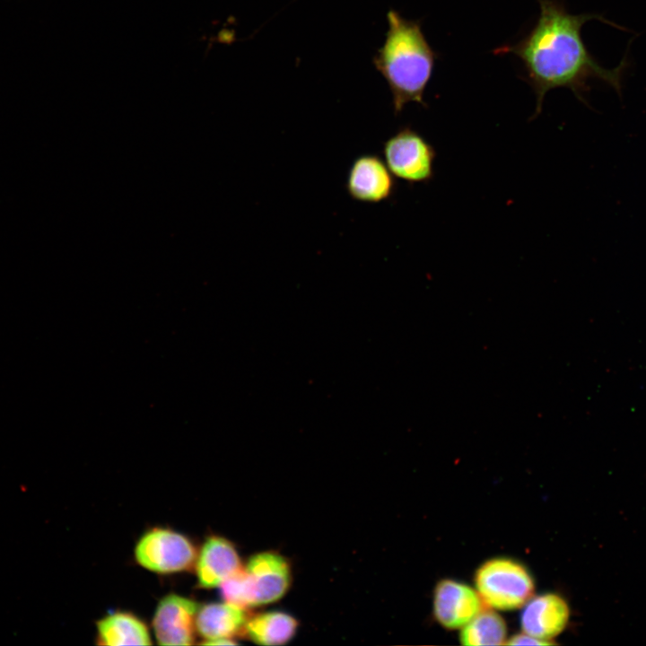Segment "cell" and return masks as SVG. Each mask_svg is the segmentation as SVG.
Returning <instances> with one entry per match:
<instances>
[{"instance_id": "e0dca14e", "label": "cell", "mask_w": 646, "mask_h": 646, "mask_svg": "<svg viewBox=\"0 0 646 646\" xmlns=\"http://www.w3.org/2000/svg\"><path fill=\"white\" fill-rule=\"evenodd\" d=\"M505 644L510 645H552L551 641L538 639L526 633H516L507 639Z\"/></svg>"}, {"instance_id": "30bf717a", "label": "cell", "mask_w": 646, "mask_h": 646, "mask_svg": "<svg viewBox=\"0 0 646 646\" xmlns=\"http://www.w3.org/2000/svg\"><path fill=\"white\" fill-rule=\"evenodd\" d=\"M569 617L570 608L563 597L544 593L531 597L523 606L520 626L528 634L551 641L565 629Z\"/></svg>"}, {"instance_id": "9c48e42d", "label": "cell", "mask_w": 646, "mask_h": 646, "mask_svg": "<svg viewBox=\"0 0 646 646\" xmlns=\"http://www.w3.org/2000/svg\"><path fill=\"white\" fill-rule=\"evenodd\" d=\"M245 570L251 582L254 607L280 599L291 584V566L285 557L275 552L252 555Z\"/></svg>"}, {"instance_id": "8fae6325", "label": "cell", "mask_w": 646, "mask_h": 646, "mask_svg": "<svg viewBox=\"0 0 646 646\" xmlns=\"http://www.w3.org/2000/svg\"><path fill=\"white\" fill-rule=\"evenodd\" d=\"M196 573L198 585L204 589L220 587L232 574L242 569L240 557L233 544L223 537H209L196 556Z\"/></svg>"}, {"instance_id": "8992f818", "label": "cell", "mask_w": 646, "mask_h": 646, "mask_svg": "<svg viewBox=\"0 0 646 646\" xmlns=\"http://www.w3.org/2000/svg\"><path fill=\"white\" fill-rule=\"evenodd\" d=\"M397 188L396 178L376 153L357 156L347 171L345 190L357 202L378 204L389 200Z\"/></svg>"}, {"instance_id": "52a82bcc", "label": "cell", "mask_w": 646, "mask_h": 646, "mask_svg": "<svg viewBox=\"0 0 646 646\" xmlns=\"http://www.w3.org/2000/svg\"><path fill=\"white\" fill-rule=\"evenodd\" d=\"M198 605L177 594L163 597L153 618L154 635L161 645H191L195 642Z\"/></svg>"}, {"instance_id": "6da1fadb", "label": "cell", "mask_w": 646, "mask_h": 646, "mask_svg": "<svg viewBox=\"0 0 646 646\" xmlns=\"http://www.w3.org/2000/svg\"><path fill=\"white\" fill-rule=\"evenodd\" d=\"M537 2L540 13L532 30L517 43L494 51L511 53L521 60L527 81L537 99L534 118L540 114L544 98L552 89L568 88L586 103L589 82L598 79L620 95L623 75L628 65L626 57L615 68L601 66L587 49L581 31L583 24L591 20L625 29L599 14H572L556 0Z\"/></svg>"}, {"instance_id": "5bb4252c", "label": "cell", "mask_w": 646, "mask_h": 646, "mask_svg": "<svg viewBox=\"0 0 646 646\" xmlns=\"http://www.w3.org/2000/svg\"><path fill=\"white\" fill-rule=\"evenodd\" d=\"M297 627L298 622L291 615L271 611L248 619L245 631L254 642L273 646L288 642L294 636Z\"/></svg>"}, {"instance_id": "3957f363", "label": "cell", "mask_w": 646, "mask_h": 646, "mask_svg": "<svg viewBox=\"0 0 646 646\" xmlns=\"http://www.w3.org/2000/svg\"><path fill=\"white\" fill-rule=\"evenodd\" d=\"M475 586L486 607L497 610L522 607L533 596L535 582L527 567L509 557H494L476 571Z\"/></svg>"}, {"instance_id": "7a4b0ae2", "label": "cell", "mask_w": 646, "mask_h": 646, "mask_svg": "<svg viewBox=\"0 0 646 646\" xmlns=\"http://www.w3.org/2000/svg\"><path fill=\"white\" fill-rule=\"evenodd\" d=\"M387 19L386 39L373 64L389 87L394 113L398 115L409 102L427 107L423 94L437 54L426 40L420 22L406 20L394 10L388 13Z\"/></svg>"}, {"instance_id": "4fadbf2b", "label": "cell", "mask_w": 646, "mask_h": 646, "mask_svg": "<svg viewBox=\"0 0 646 646\" xmlns=\"http://www.w3.org/2000/svg\"><path fill=\"white\" fill-rule=\"evenodd\" d=\"M98 643L101 645H150L145 624L127 612H116L97 623Z\"/></svg>"}, {"instance_id": "2e32d148", "label": "cell", "mask_w": 646, "mask_h": 646, "mask_svg": "<svg viewBox=\"0 0 646 646\" xmlns=\"http://www.w3.org/2000/svg\"><path fill=\"white\" fill-rule=\"evenodd\" d=\"M220 588L226 602L243 609L254 607L251 582L245 569L242 568L232 574L220 585Z\"/></svg>"}, {"instance_id": "277c9868", "label": "cell", "mask_w": 646, "mask_h": 646, "mask_svg": "<svg viewBox=\"0 0 646 646\" xmlns=\"http://www.w3.org/2000/svg\"><path fill=\"white\" fill-rule=\"evenodd\" d=\"M382 155L394 177L410 186L428 184L434 178L436 150L410 126L400 127L383 143Z\"/></svg>"}, {"instance_id": "5b68a950", "label": "cell", "mask_w": 646, "mask_h": 646, "mask_svg": "<svg viewBox=\"0 0 646 646\" xmlns=\"http://www.w3.org/2000/svg\"><path fill=\"white\" fill-rule=\"evenodd\" d=\"M135 556L145 569L158 573H172L190 569L197 552L184 535L165 528L145 532L137 541Z\"/></svg>"}, {"instance_id": "ba28073f", "label": "cell", "mask_w": 646, "mask_h": 646, "mask_svg": "<svg viewBox=\"0 0 646 646\" xmlns=\"http://www.w3.org/2000/svg\"><path fill=\"white\" fill-rule=\"evenodd\" d=\"M484 607L478 592L463 582L444 579L434 588L433 615L447 629L462 628Z\"/></svg>"}, {"instance_id": "7c38bea8", "label": "cell", "mask_w": 646, "mask_h": 646, "mask_svg": "<svg viewBox=\"0 0 646 646\" xmlns=\"http://www.w3.org/2000/svg\"><path fill=\"white\" fill-rule=\"evenodd\" d=\"M245 609L225 603H209L198 607L196 628L203 642L232 639L245 630Z\"/></svg>"}, {"instance_id": "9a60e30c", "label": "cell", "mask_w": 646, "mask_h": 646, "mask_svg": "<svg viewBox=\"0 0 646 646\" xmlns=\"http://www.w3.org/2000/svg\"><path fill=\"white\" fill-rule=\"evenodd\" d=\"M507 639V626L502 617L485 608L464 625L459 634L463 645H502Z\"/></svg>"}]
</instances>
